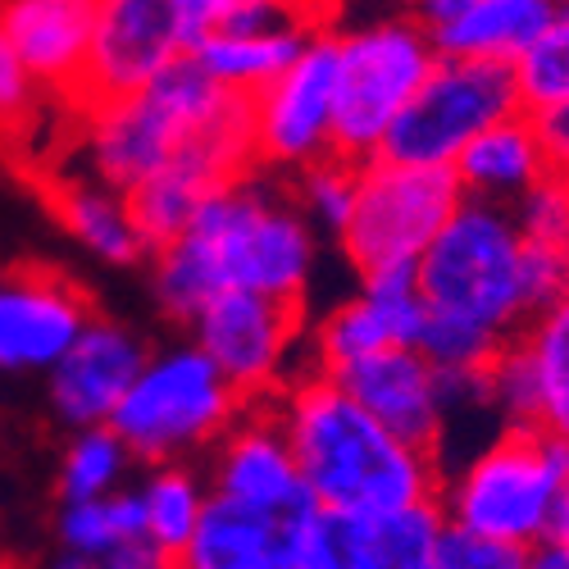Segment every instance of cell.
<instances>
[{
  "mask_svg": "<svg viewBox=\"0 0 569 569\" xmlns=\"http://www.w3.org/2000/svg\"><path fill=\"white\" fill-rule=\"evenodd\" d=\"M301 483L319 506L338 515H365L438 497L442 465L433 451L388 433L333 373L301 369L278 392Z\"/></svg>",
  "mask_w": 569,
  "mask_h": 569,
  "instance_id": "6da1fadb",
  "label": "cell"
},
{
  "mask_svg": "<svg viewBox=\"0 0 569 569\" xmlns=\"http://www.w3.org/2000/svg\"><path fill=\"white\" fill-rule=\"evenodd\" d=\"M415 282L429 319L510 342L533 315L525 297V232L515 210L465 197L423 247Z\"/></svg>",
  "mask_w": 569,
  "mask_h": 569,
  "instance_id": "7a4b0ae2",
  "label": "cell"
},
{
  "mask_svg": "<svg viewBox=\"0 0 569 569\" xmlns=\"http://www.w3.org/2000/svg\"><path fill=\"white\" fill-rule=\"evenodd\" d=\"M178 237L206 260L219 292L251 288L301 301L315 273V223L292 197L269 192L256 169L210 192Z\"/></svg>",
  "mask_w": 569,
  "mask_h": 569,
  "instance_id": "3957f363",
  "label": "cell"
},
{
  "mask_svg": "<svg viewBox=\"0 0 569 569\" xmlns=\"http://www.w3.org/2000/svg\"><path fill=\"white\" fill-rule=\"evenodd\" d=\"M565 492L569 447L533 423H501V433L438 488V501L451 525L533 551Z\"/></svg>",
  "mask_w": 569,
  "mask_h": 569,
  "instance_id": "277c9868",
  "label": "cell"
},
{
  "mask_svg": "<svg viewBox=\"0 0 569 569\" xmlns=\"http://www.w3.org/2000/svg\"><path fill=\"white\" fill-rule=\"evenodd\" d=\"M438 64V41L419 19L388 14L338 32V101H333V156L365 164L378 156L392 119Z\"/></svg>",
  "mask_w": 569,
  "mask_h": 569,
  "instance_id": "5b68a950",
  "label": "cell"
},
{
  "mask_svg": "<svg viewBox=\"0 0 569 569\" xmlns=\"http://www.w3.org/2000/svg\"><path fill=\"white\" fill-rule=\"evenodd\" d=\"M228 97V87H219L197 56H178L164 64L147 87L128 91V97L87 110V160L91 173L128 187L156 173L192 128H201Z\"/></svg>",
  "mask_w": 569,
  "mask_h": 569,
  "instance_id": "8992f818",
  "label": "cell"
},
{
  "mask_svg": "<svg viewBox=\"0 0 569 569\" xmlns=\"http://www.w3.org/2000/svg\"><path fill=\"white\" fill-rule=\"evenodd\" d=\"M242 401L247 397L228 383L223 369L201 347H173L141 365L110 415V429L147 465L182 460L210 447L242 410Z\"/></svg>",
  "mask_w": 569,
  "mask_h": 569,
  "instance_id": "52a82bcc",
  "label": "cell"
},
{
  "mask_svg": "<svg viewBox=\"0 0 569 569\" xmlns=\"http://www.w3.org/2000/svg\"><path fill=\"white\" fill-rule=\"evenodd\" d=\"M460 201L465 192L451 164H406L373 156L356 173V201L338 232L342 256L360 278L415 269Z\"/></svg>",
  "mask_w": 569,
  "mask_h": 569,
  "instance_id": "ba28073f",
  "label": "cell"
},
{
  "mask_svg": "<svg viewBox=\"0 0 569 569\" xmlns=\"http://www.w3.org/2000/svg\"><path fill=\"white\" fill-rule=\"evenodd\" d=\"M515 110H525L515 87V64L438 56L406 110L392 119L378 156L406 164H451L465 141Z\"/></svg>",
  "mask_w": 569,
  "mask_h": 569,
  "instance_id": "9c48e42d",
  "label": "cell"
},
{
  "mask_svg": "<svg viewBox=\"0 0 569 569\" xmlns=\"http://www.w3.org/2000/svg\"><path fill=\"white\" fill-rule=\"evenodd\" d=\"M187 569H338V515L315 492L292 506H251L210 492Z\"/></svg>",
  "mask_w": 569,
  "mask_h": 569,
  "instance_id": "30bf717a",
  "label": "cell"
},
{
  "mask_svg": "<svg viewBox=\"0 0 569 569\" xmlns=\"http://www.w3.org/2000/svg\"><path fill=\"white\" fill-rule=\"evenodd\" d=\"M338 101V28H319L301 56L251 97L256 160L269 169H301L333 156Z\"/></svg>",
  "mask_w": 569,
  "mask_h": 569,
  "instance_id": "8fae6325",
  "label": "cell"
},
{
  "mask_svg": "<svg viewBox=\"0 0 569 569\" xmlns=\"http://www.w3.org/2000/svg\"><path fill=\"white\" fill-rule=\"evenodd\" d=\"M192 333L237 392L264 397L292 378L288 356L301 342V301L264 297L251 288H223L197 310Z\"/></svg>",
  "mask_w": 569,
  "mask_h": 569,
  "instance_id": "7c38bea8",
  "label": "cell"
},
{
  "mask_svg": "<svg viewBox=\"0 0 569 569\" xmlns=\"http://www.w3.org/2000/svg\"><path fill=\"white\" fill-rule=\"evenodd\" d=\"M182 51L173 0H97V28H91V51L78 78L69 106L78 114L110 106L128 91L147 87L164 64Z\"/></svg>",
  "mask_w": 569,
  "mask_h": 569,
  "instance_id": "4fadbf2b",
  "label": "cell"
},
{
  "mask_svg": "<svg viewBox=\"0 0 569 569\" xmlns=\"http://www.w3.org/2000/svg\"><path fill=\"white\" fill-rule=\"evenodd\" d=\"M91 315V297L56 269L19 264L0 273V373L51 369Z\"/></svg>",
  "mask_w": 569,
  "mask_h": 569,
  "instance_id": "5bb4252c",
  "label": "cell"
},
{
  "mask_svg": "<svg viewBox=\"0 0 569 569\" xmlns=\"http://www.w3.org/2000/svg\"><path fill=\"white\" fill-rule=\"evenodd\" d=\"M338 383L383 423L388 433L410 447L442 451L447 442V401H442V369L419 347H383L360 356L356 365L333 373Z\"/></svg>",
  "mask_w": 569,
  "mask_h": 569,
  "instance_id": "9a60e30c",
  "label": "cell"
},
{
  "mask_svg": "<svg viewBox=\"0 0 569 569\" xmlns=\"http://www.w3.org/2000/svg\"><path fill=\"white\" fill-rule=\"evenodd\" d=\"M210 492L251 501V506H292L310 488L301 483V469L282 429V415L273 392L247 397L232 423L214 438V460H210Z\"/></svg>",
  "mask_w": 569,
  "mask_h": 569,
  "instance_id": "2e32d148",
  "label": "cell"
},
{
  "mask_svg": "<svg viewBox=\"0 0 569 569\" xmlns=\"http://www.w3.org/2000/svg\"><path fill=\"white\" fill-rule=\"evenodd\" d=\"M151 360V347L141 342L128 323L91 315L73 347L46 369L51 373V406L60 423L69 429H91V423H110L114 406L132 388L141 365Z\"/></svg>",
  "mask_w": 569,
  "mask_h": 569,
  "instance_id": "e0dca14e",
  "label": "cell"
},
{
  "mask_svg": "<svg viewBox=\"0 0 569 569\" xmlns=\"http://www.w3.org/2000/svg\"><path fill=\"white\" fill-rule=\"evenodd\" d=\"M91 28H97V0H0V37L14 46L41 91H56L69 106L78 91Z\"/></svg>",
  "mask_w": 569,
  "mask_h": 569,
  "instance_id": "ac0fdd59",
  "label": "cell"
},
{
  "mask_svg": "<svg viewBox=\"0 0 569 569\" xmlns=\"http://www.w3.org/2000/svg\"><path fill=\"white\" fill-rule=\"evenodd\" d=\"M56 538L64 565H106V569H169L147 533V506L137 492H110L91 501H60Z\"/></svg>",
  "mask_w": 569,
  "mask_h": 569,
  "instance_id": "d6986e66",
  "label": "cell"
},
{
  "mask_svg": "<svg viewBox=\"0 0 569 569\" xmlns=\"http://www.w3.org/2000/svg\"><path fill=\"white\" fill-rule=\"evenodd\" d=\"M442 529L447 510L438 497L338 515V569H438Z\"/></svg>",
  "mask_w": 569,
  "mask_h": 569,
  "instance_id": "ffe728a7",
  "label": "cell"
},
{
  "mask_svg": "<svg viewBox=\"0 0 569 569\" xmlns=\"http://www.w3.org/2000/svg\"><path fill=\"white\" fill-rule=\"evenodd\" d=\"M451 173L465 197L492 201V206H515L538 178L551 173L533 114L515 110V114L488 123L479 137L460 147V156L451 160Z\"/></svg>",
  "mask_w": 569,
  "mask_h": 569,
  "instance_id": "44dd1931",
  "label": "cell"
},
{
  "mask_svg": "<svg viewBox=\"0 0 569 569\" xmlns=\"http://www.w3.org/2000/svg\"><path fill=\"white\" fill-rule=\"evenodd\" d=\"M41 201L51 206L64 232H73L78 242L101 256L106 264H137L141 256H151L147 237H141L128 192L106 178H41Z\"/></svg>",
  "mask_w": 569,
  "mask_h": 569,
  "instance_id": "7402d4cb",
  "label": "cell"
},
{
  "mask_svg": "<svg viewBox=\"0 0 569 569\" xmlns=\"http://www.w3.org/2000/svg\"><path fill=\"white\" fill-rule=\"evenodd\" d=\"M551 10L556 0H473L456 19L433 28L438 56L515 64L525 56V46L547 28Z\"/></svg>",
  "mask_w": 569,
  "mask_h": 569,
  "instance_id": "603a6c76",
  "label": "cell"
},
{
  "mask_svg": "<svg viewBox=\"0 0 569 569\" xmlns=\"http://www.w3.org/2000/svg\"><path fill=\"white\" fill-rule=\"evenodd\" d=\"M538 392V429L569 447V292L533 310L515 333Z\"/></svg>",
  "mask_w": 569,
  "mask_h": 569,
  "instance_id": "cb8c5ba5",
  "label": "cell"
},
{
  "mask_svg": "<svg viewBox=\"0 0 569 569\" xmlns=\"http://www.w3.org/2000/svg\"><path fill=\"white\" fill-rule=\"evenodd\" d=\"M306 41H310V32H269V37H260V32H210L192 56L219 87L256 97L260 87H269L301 56Z\"/></svg>",
  "mask_w": 569,
  "mask_h": 569,
  "instance_id": "d4e9b609",
  "label": "cell"
},
{
  "mask_svg": "<svg viewBox=\"0 0 569 569\" xmlns=\"http://www.w3.org/2000/svg\"><path fill=\"white\" fill-rule=\"evenodd\" d=\"M206 488L197 479V469L187 460H160L151 469L147 488H141V506H147V533L160 547L164 565H182L187 547H192V533L201 525L206 510Z\"/></svg>",
  "mask_w": 569,
  "mask_h": 569,
  "instance_id": "484cf974",
  "label": "cell"
},
{
  "mask_svg": "<svg viewBox=\"0 0 569 569\" xmlns=\"http://www.w3.org/2000/svg\"><path fill=\"white\" fill-rule=\"evenodd\" d=\"M515 87L529 114L569 101V0H556L547 28L515 60Z\"/></svg>",
  "mask_w": 569,
  "mask_h": 569,
  "instance_id": "4316f807",
  "label": "cell"
},
{
  "mask_svg": "<svg viewBox=\"0 0 569 569\" xmlns=\"http://www.w3.org/2000/svg\"><path fill=\"white\" fill-rule=\"evenodd\" d=\"M128 447L110 423H91L78 429V438L69 442L64 460H60V501H91V497H110L128 469Z\"/></svg>",
  "mask_w": 569,
  "mask_h": 569,
  "instance_id": "83f0119b",
  "label": "cell"
},
{
  "mask_svg": "<svg viewBox=\"0 0 569 569\" xmlns=\"http://www.w3.org/2000/svg\"><path fill=\"white\" fill-rule=\"evenodd\" d=\"M356 173H360V164H351L342 156H323L315 164H301L297 169V197L292 201L301 206V214L315 228L338 237L342 223H347V214H351V201H356Z\"/></svg>",
  "mask_w": 569,
  "mask_h": 569,
  "instance_id": "f1b7e54d",
  "label": "cell"
},
{
  "mask_svg": "<svg viewBox=\"0 0 569 569\" xmlns=\"http://www.w3.org/2000/svg\"><path fill=\"white\" fill-rule=\"evenodd\" d=\"M515 223L533 242H565L569 247V178L547 173L538 178L515 206Z\"/></svg>",
  "mask_w": 569,
  "mask_h": 569,
  "instance_id": "f546056e",
  "label": "cell"
},
{
  "mask_svg": "<svg viewBox=\"0 0 569 569\" xmlns=\"http://www.w3.org/2000/svg\"><path fill=\"white\" fill-rule=\"evenodd\" d=\"M519 565H529V551L506 547L488 533H473L447 519L442 542H438V569H519Z\"/></svg>",
  "mask_w": 569,
  "mask_h": 569,
  "instance_id": "4dcf8cb0",
  "label": "cell"
},
{
  "mask_svg": "<svg viewBox=\"0 0 569 569\" xmlns=\"http://www.w3.org/2000/svg\"><path fill=\"white\" fill-rule=\"evenodd\" d=\"M565 292H569V247L525 237V297H529V310H542Z\"/></svg>",
  "mask_w": 569,
  "mask_h": 569,
  "instance_id": "1f68e13d",
  "label": "cell"
},
{
  "mask_svg": "<svg viewBox=\"0 0 569 569\" xmlns=\"http://www.w3.org/2000/svg\"><path fill=\"white\" fill-rule=\"evenodd\" d=\"M37 78L28 73V64L14 56V46L0 37V137H10L19 128H28L32 110H37Z\"/></svg>",
  "mask_w": 569,
  "mask_h": 569,
  "instance_id": "d6a6232c",
  "label": "cell"
},
{
  "mask_svg": "<svg viewBox=\"0 0 569 569\" xmlns=\"http://www.w3.org/2000/svg\"><path fill=\"white\" fill-rule=\"evenodd\" d=\"M228 6L232 0H173V23H178V41H182L187 56H192L210 32L223 28Z\"/></svg>",
  "mask_w": 569,
  "mask_h": 569,
  "instance_id": "836d02e7",
  "label": "cell"
},
{
  "mask_svg": "<svg viewBox=\"0 0 569 569\" xmlns=\"http://www.w3.org/2000/svg\"><path fill=\"white\" fill-rule=\"evenodd\" d=\"M538 123V137H542V156H547V169L569 178V101L560 106H547L533 114Z\"/></svg>",
  "mask_w": 569,
  "mask_h": 569,
  "instance_id": "e575fe53",
  "label": "cell"
},
{
  "mask_svg": "<svg viewBox=\"0 0 569 569\" xmlns=\"http://www.w3.org/2000/svg\"><path fill=\"white\" fill-rule=\"evenodd\" d=\"M529 565L569 569V492L556 501V510H551V519H547V533H542L538 547L529 551Z\"/></svg>",
  "mask_w": 569,
  "mask_h": 569,
  "instance_id": "d590c367",
  "label": "cell"
},
{
  "mask_svg": "<svg viewBox=\"0 0 569 569\" xmlns=\"http://www.w3.org/2000/svg\"><path fill=\"white\" fill-rule=\"evenodd\" d=\"M401 6H406V14L410 19H419L423 28H438V23H447V19H456L465 6H473V0H401Z\"/></svg>",
  "mask_w": 569,
  "mask_h": 569,
  "instance_id": "8d00e7d4",
  "label": "cell"
},
{
  "mask_svg": "<svg viewBox=\"0 0 569 569\" xmlns=\"http://www.w3.org/2000/svg\"><path fill=\"white\" fill-rule=\"evenodd\" d=\"M297 6H301L306 14H315L323 28H333V14H338V6H342V0H297Z\"/></svg>",
  "mask_w": 569,
  "mask_h": 569,
  "instance_id": "74e56055",
  "label": "cell"
}]
</instances>
